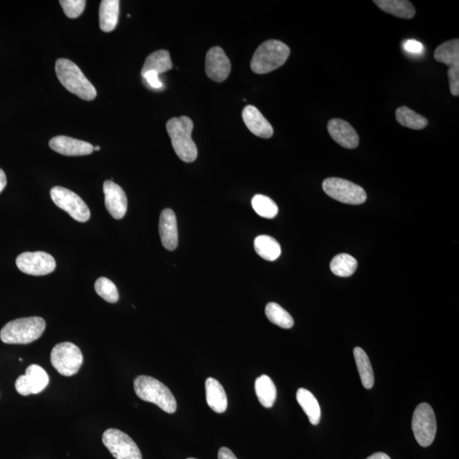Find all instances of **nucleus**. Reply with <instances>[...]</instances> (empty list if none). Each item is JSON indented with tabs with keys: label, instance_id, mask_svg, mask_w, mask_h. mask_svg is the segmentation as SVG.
Instances as JSON below:
<instances>
[{
	"label": "nucleus",
	"instance_id": "b1692460",
	"mask_svg": "<svg viewBox=\"0 0 459 459\" xmlns=\"http://www.w3.org/2000/svg\"><path fill=\"white\" fill-rule=\"evenodd\" d=\"M255 392L260 404L266 408H273L277 399V388L268 375H261L255 381Z\"/></svg>",
	"mask_w": 459,
	"mask_h": 459
},
{
	"label": "nucleus",
	"instance_id": "c9c22d12",
	"mask_svg": "<svg viewBox=\"0 0 459 459\" xmlns=\"http://www.w3.org/2000/svg\"><path fill=\"white\" fill-rule=\"evenodd\" d=\"M403 48L406 51L413 54H421L423 50V46L421 42L409 39L403 43Z\"/></svg>",
	"mask_w": 459,
	"mask_h": 459
},
{
	"label": "nucleus",
	"instance_id": "473e14b6",
	"mask_svg": "<svg viewBox=\"0 0 459 459\" xmlns=\"http://www.w3.org/2000/svg\"><path fill=\"white\" fill-rule=\"evenodd\" d=\"M60 4L68 19H77L84 12L86 1L85 0H60Z\"/></svg>",
	"mask_w": 459,
	"mask_h": 459
},
{
	"label": "nucleus",
	"instance_id": "cd10ccee",
	"mask_svg": "<svg viewBox=\"0 0 459 459\" xmlns=\"http://www.w3.org/2000/svg\"><path fill=\"white\" fill-rule=\"evenodd\" d=\"M396 117L401 126L413 130H423L428 125V120L408 107H401L396 112Z\"/></svg>",
	"mask_w": 459,
	"mask_h": 459
},
{
	"label": "nucleus",
	"instance_id": "58836bf2",
	"mask_svg": "<svg viewBox=\"0 0 459 459\" xmlns=\"http://www.w3.org/2000/svg\"><path fill=\"white\" fill-rule=\"evenodd\" d=\"M366 459H391V458L389 457L386 453H376L373 454V455H371L370 457L367 458Z\"/></svg>",
	"mask_w": 459,
	"mask_h": 459
},
{
	"label": "nucleus",
	"instance_id": "5701e85b",
	"mask_svg": "<svg viewBox=\"0 0 459 459\" xmlns=\"http://www.w3.org/2000/svg\"><path fill=\"white\" fill-rule=\"evenodd\" d=\"M172 68L173 64L172 58H170L169 52L160 50L153 52V53L147 56L142 70V74L152 71L157 73L159 75L161 73L169 71Z\"/></svg>",
	"mask_w": 459,
	"mask_h": 459
},
{
	"label": "nucleus",
	"instance_id": "a19ab883",
	"mask_svg": "<svg viewBox=\"0 0 459 459\" xmlns=\"http://www.w3.org/2000/svg\"><path fill=\"white\" fill-rule=\"evenodd\" d=\"M187 459H198V458H187Z\"/></svg>",
	"mask_w": 459,
	"mask_h": 459
},
{
	"label": "nucleus",
	"instance_id": "dca6fc26",
	"mask_svg": "<svg viewBox=\"0 0 459 459\" xmlns=\"http://www.w3.org/2000/svg\"><path fill=\"white\" fill-rule=\"evenodd\" d=\"M327 130L334 141L347 149H355L359 145V137L348 122L334 119L327 125Z\"/></svg>",
	"mask_w": 459,
	"mask_h": 459
},
{
	"label": "nucleus",
	"instance_id": "2f4dec72",
	"mask_svg": "<svg viewBox=\"0 0 459 459\" xmlns=\"http://www.w3.org/2000/svg\"><path fill=\"white\" fill-rule=\"evenodd\" d=\"M95 290L97 295L108 303H116L120 299L119 291L115 284L107 278L96 280Z\"/></svg>",
	"mask_w": 459,
	"mask_h": 459
},
{
	"label": "nucleus",
	"instance_id": "6e6552de",
	"mask_svg": "<svg viewBox=\"0 0 459 459\" xmlns=\"http://www.w3.org/2000/svg\"><path fill=\"white\" fill-rule=\"evenodd\" d=\"M51 198L56 206L67 212L74 220L82 223L90 220L89 207L75 192L65 187L54 186L51 190Z\"/></svg>",
	"mask_w": 459,
	"mask_h": 459
},
{
	"label": "nucleus",
	"instance_id": "412c9836",
	"mask_svg": "<svg viewBox=\"0 0 459 459\" xmlns=\"http://www.w3.org/2000/svg\"><path fill=\"white\" fill-rule=\"evenodd\" d=\"M376 6L384 12L401 19H412L416 14L413 4L406 0H375Z\"/></svg>",
	"mask_w": 459,
	"mask_h": 459
},
{
	"label": "nucleus",
	"instance_id": "1a4fd4ad",
	"mask_svg": "<svg viewBox=\"0 0 459 459\" xmlns=\"http://www.w3.org/2000/svg\"><path fill=\"white\" fill-rule=\"evenodd\" d=\"M412 428L415 439L423 448L433 443L436 435V419L434 411L428 403L419 404L414 411Z\"/></svg>",
	"mask_w": 459,
	"mask_h": 459
},
{
	"label": "nucleus",
	"instance_id": "c756f323",
	"mask_svg": "<svg viewBox=\"0 0 459 459\" xmlns=\"http://www.w3.org/2000/svg\"><path fill=\"white\" fill-rule=\"evenodd\" d=\"M265 315L270 322L282 329H291L295 325L291 315L277 303L270 302L266 305Z\"/></svg>",
	"mask_w": 459,
	"mask_h": 459
},
{
	"label": "nucleus",
	"instance_id": "ddd939ff",
	"mask_svg": "<svg viewBox=\"0 0 459 459\" xmlns=\"http://www.w3.org/2000/svg\"><path fill=\"white\" fill-rule=\"evenodd\" d=\"M231 68V61L221 47H213L208 51L205 71L209 78L217 83L225 81Z\"/></svg>",
	"mask_w": 459,
	"mask_h": 459
},
{
	"label": "nucleus",
	"instance_id": "20e7f679",
	"mask_svg": "<svg viewBox=\"0 0 459 459\" xmlns=\"http://www.w3.org/2000/svg\"><path fill=\"white\" fill-rule=\"evenodd\" d=\"M46 327V321L42 317L16 319L4 326L0 331V339L11 344H30L41 338Z\"/></svg>",
	"mask_w": 459,
	"mask_h": 459
},
{
	"label": "nucleus",
	"instance_id": "aec40b11",
	"mask_svg": "<svg viewBox=\"0 0 459 459\" xmlns=\"http://www.w3.org/2000/svg\"><path fill=\"white\" fill-rule=\"evenodd\" d=\"M119 0H103L100 6V28L105 33L115 30L119 21Z\"/></svg>",
	"mask_w": 459,
	"mask_h": 459
},
{
	"label": "nucleus",
	"instance_id": "4be33fe9",
	"mask_svg": "<svg viewBox=\"0 0 459 459\" xmlns=\"http://www.w3.org/2000/svg\"><path fill=\"white\" fill-rule=\"evenodd\" d=\"M296 398L298 403L307 415L310 423L317 426L320 423L322 414L320 405H319L317 398L312 392L304 388L299 389Z\"/></svg>",
	"mask_w": 459,
	"mask_h": 459
},
{
	"label": "nucleus",
	"instance_id": "4468645a",
	"mask_svg": "<svg viewBox=\"0 0 459 459\" xmlns=\"http://www.w3.org/2000/svg\"><path fill=\"white\" fill-rule=\"evenodd\" d=\"M103 191L107 211L116 220H121L128 208V199L125 191L112 181H106L103 184Z\"/></svg>",
	"mask_w": 459,
	"mask_h": 459
},
{
	"label": "nucleus",
	"instance_id": "423d86ee",
	"mask_svg": "<svg viewBox=\"0 0 459 459\" xmlns=\"http://www.w3.org/2000/svg\"><path fill=\"white\" fill-rule=\"evenodd\" d=\"M51 362L59 374L70 377L80 369L84 357L76 344L63 342L56 344L52 349Z\"/></svg>",
	"mask_w": 459,
	"mask_h": 459
},
{
	"label": "nucleus",
	"instance_id": "f8f14e48",
	"mask_svg": "<svg viewBox=\"0 0 459 459\" xmlns=\"http://www.w3.org/2000/svg\"><path fill=\"white\" fill-rule=\"evenodd\" d=\"M50 383L49 375L41 366L30 365L26 374L16 381V390L21 396L36 395L42 392Z\"/></svg>",
	"mask_w": 459,
	"mask_h": 459
},
{
	"label": "nucleus",
	"instance_id": "a211bd4d",
	"mask_svg": "<svg viewBox=\"0 0 459 459\" xmlns=\"http://www.w3.org/2000/svg\"><path fill=\"white\" fill-rule=\"evenodd\" d=\"M243 120L250 132L258 137L269 139L273 137L274 130L259 109L247 106L243 111Z\"/></svg>",
	"mask_w": 459,
	"mask_h": 459
},
{
	"label": "nucleus",
	"instance_id": "7ed1b4c3",
	"mask_svg": "<svg viewBox=\"0 0 459 459\" xmlns=\"http://www.w3.org/2000/svg\"><path fill=\"white\" fill-rule=\"evenodd\" d=\"M134 389L139 399L154 403L166 413L172 414L176 412V398L159 380L150 376L141 375L134 379Z\"/></svg>",
	"mask_w": 459,
	"mask_h": 459
},
{
	"label": "nucleus",
	"instance_id": "4c0bfd02",
	"mask_svg": "<svg viewBox=\"0 0 459 459\" xmlns=\"http://www.w3.org/2000/svg\"><path fill=\"white\" fill-rule=\"evenodd\" d=\"M7 184V179L6 174L3 172L1 169H0V194L4 191V188H6Z\"/></svg>",
	"mask_w": 459,
	"mask_h": 459
},
{
	"label": "nucleus",
	"instance_id": "39448f33",
	"mask_svg": "<svg viewBox=\"0 0 459 459\" xmlns=\"http://www.w3.org/2000/svg\"><path fill=\"white\" fill-rule=\"evenodd\" d=\"M290 49L285 43L270 39L261 43L253 55L251 69L257 74H265L281 68L290 58Z\"/></svg>",
	"mask_w": 459,
	"mask_h": 459
},
{
	"label": "nucleus",
	"instance_id": "bb28decb",
	"mask_svg": "<svg viewBox=\"0 0 459 459\" xmlns=\"http://www.w3.org/2000/svg\"><path fill=\"white\" fill-rule=\"evenodd\" d=\"M435 60L448 65V68L459 65V39H453L441 43L436 48Z\"/></svg>",
	"mask_w": 459,
	"mask_h": 459
},
{
	"label": "nucleus",
	"instance_id": "9d476101",
	"mask_svg": "<svg viewBox=\"0 0 459 459\" xmlns=\"http://www.w3.org/2000/svg\"><path fill=\"white\" fill-rule=\"evenodd\" d=\"M102 443L116 459H142L137 444L117 428H108L105 431Z\"/></svg>",
	"mask_w": 459,
	"mask_h": 459
},
{
	"label": "nucleus",
	"instance_id": "2eb2a0df",
	"mask_svg": "<svg viewBox=\"0 0 459 459\" xmlns=\"http://www.w3.org/2000/svg\"><path fill=\"white\" fill-rule=\"evenodd\" d=\"M49 146L52 150L64 156H85L94 152V147L90 143L65 135L52 138Z\"/></svg>",
	"mask_w": 459,
	"mask_h": 459
},
{
	"label": "nucleus",
	"instance_id": "e433bc0d",
	"mask_svg": "<svg viewBox=\"0 0 459 459\" xmlns=\"http://www.w3.org/2000/svg\"><path fill=\"white\" fill-rule=\"evenodd\" d=\"M218 459H238L229 448H221L218 450Z\"/></svg>",
	"mask_w": 459,
	"mask_h": 459
},
{
	"label": "nucleus",
	"instance_id": "a878e982",
	"mask_svg": "<svg viewBox=\"0 0 459 459\" xmlns=\"http://www.w3.org/2000/svg\"><path fill=\"white\" fill-rule=\"evenodd\" d=\"M255 252L264 260L274 261L281 255L279 243L270 236L261 235L255 240Z\"/></svg>",
	"mask_w": 459,
	"mask_h": 459
},
{
	"label": "nucleus",
	"instance_id": "f257e3e1",
	"mask_svg": "<svg viewBox=\"0 0 459 459\" xmlns=\"http://www.w3.org/2000/svg\"><path fill=\"white\" fill-rule=\"evenodd\" d=\"M194 128V122L186 116L172 117L166 125L174 150L185 163H192L198 157V148L191 138Z\"/></svg>",
	"mask_w": 459,
	"mask_h": 459
},
{
	"label": "nucleus",
	"instance_id": "f03ea898",
	"mask_svg": "<svg viewBox=\"0 0 459 459\" xmlns=\"http://www.w3.org/2000/svg\"><path fill=\"white\" fill-rule=\"evenodd\" d=\"M56 73L60 84L80 99L93 100L97 95L94 85L72 60L65 58L56 60Z\"/></svg>",
	"mask_w": 459,
	"mask_h": 459
},
{
	"label": "nucleus",
	"instance_id": "72a5a7b5",
	"mask_svg": "<svg viewBox=\"0 0 459 459\" xmlns=\"http://www.w3.org/2000/svg\"><path fill=\"white\" fill-rule=\"evenodd\" d=\"M448 80L450 90H451V93L454 96L459 95V65H453V67L449 68L448 72Z\"/></svg>",
	"mask_w": 459,
	"mask_h": 459
},
{
	"label": "nucleus",
	"instance_id": "f704fd0d",
	"mask_svg": "<svg viewBox=\"0 0 459 459\" xmlns=\"http://www.w3.org/2000/svg\"><path fill=\"white\" fill-rule=\"evenodd\" d=\"M142 75L152 88L161 89L163 87V83L159 80V75L157 73L150 71L142 74Z\"/></svg>",
	"mask_w": 459,
	"mask_h": 459
},
{
	"label": "nucleus",
	"instance_id": "ea45409f",
	"mask_svg": "<svg viewBox=\"0 0 459 459\" xmlns=\"http://www.w3.org/2000/svg\"><path fill=\"white\" fill-rule=\"evenodd\" d=\"M100 147L99 146L94 147V151H100Z\"/></svg>",
	"mask_w": 459,
	"mask_h": 459
},
{
	"label": "nucleus",
	"instance_id": "393cba45",
	"mask_svg": "<svg viewBox=\"0 0 459 459\" xmlns=\"http://www.w3.org/2000/svg\"><path fill=\"white\" fill-rule=\"evenodd\" d=\"M353 352L362 386L367 390H370L374 384V375L369 357L361 347H356Z\"/></svg>",
	"mask_w": 459,
	"mask_h": 459
},
{
	"label": "nucleus",
	"instance_id": "f3484780",
	"mask_svg": "<svg viewBox=\"0 0 459 459\" xmlns=\"http://www.w3.org/2000/svg\"><path fill=\"white\" fill-rule=\"evenodd\" d=\"M159 234L162 243L169 251L176 249L179 243L176 213L170 209L162 211L159 218Z\"/></svg>",
	"mask_w": 459,
	"mask_h": 459
},
{
	"label": "nucleus",
	"instance_id": "9b49d317",
	"mask_svg": "<svg viewBox=\"0 0 459 459\" xmlns=\"http://www.w3.org/2000/svg\"><path fill=\"white\" fill-rule=\"evenodd\" d=\"M16 264L21 273L32 275H48L56 268L53 256L42 251L21 253L16 258Z\"/></svg>",
	"mask_w": 459,
	"mask_h": 459
},
{
	"label": "nucleus",
	"instance_id": "6ab92c4d",
	"mask_svg": "<svg viewBox=\"0 0 459 459\" xmlns=\"http://www.w3.org/2000/svg\"><path fill=\"white\" fill-rule=\"evenodd\" d=\"M205 389L209 408L217 413H225L228 406V400L221 384L216 379L209 378L205 383Z\"/></svg>",
	"mask_w": 459,
	"mask_h": 459
},
{
	"label": "nucleus",
	"instance_id": "c85d7f7f",
	"mask_svg": "<svg viewBox=\"0 0 459 459\" xmlns=\"http://www.w3.org/2000/svg\"><path fill=\"white\" fill-rule=\"evenodd\" d=\"M357 265L355 258L347 253H340L332 260L330 269L338 277L348 278L356 273Z\"/></svg>",
	"mask_w": 459,
	"mask_h": 459
},
{
	"label": "nucleus",
	"instance_id": "0eeeda50",
	"mask_svg": "<svg viewBox=\"0 0 459 459\" xmlns=\"http://www.w3.org/2000/svg\"><path fill=\"white\" fill-rule=\"evenodd\" d=\"M322 188L327 196L340 203L358 205L366 200L364 188L344 179H326L322 183Z\"/></svg>",
	"mask_w": 459,
	"mask_h": 459
},
{
	"label": "nucleus",
	"instance_id": "7c9ffc66",
	"mask_svg": "<svg viewBox=\"0 0 459 459\" xmlns=\"http://www.w3.org/2000/svg\"><path fill=\"white\" fill-rule=\"evenodd\" d=\"M252 206L260 216L273 218L278 216V207L272 199L265 195L258 194L252 199Z\"/></svg>",
	"mask_w": 459,
	"mask_h": 459
}]
</instances>
